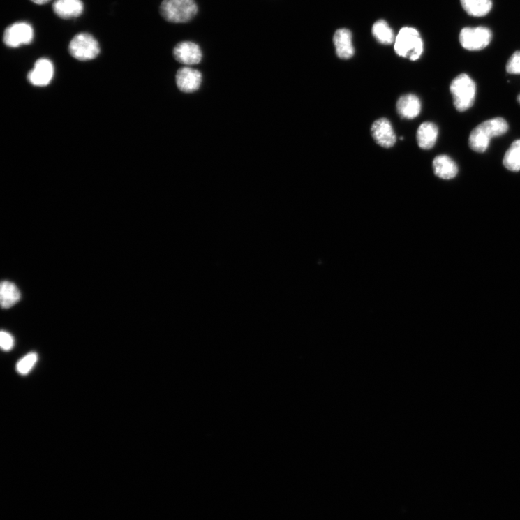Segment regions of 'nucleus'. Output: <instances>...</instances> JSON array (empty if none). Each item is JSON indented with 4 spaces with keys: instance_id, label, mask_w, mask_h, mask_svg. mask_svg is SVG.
Segmentation results:
<instances>
[{
    "instance_id": "a211bd4d",
    "label": "nucleus",
    "mask_w": 520,
    "mask_h": 520,
    "mask_svg": "<svg viewBox=\"0 0 520 520\" xmlns=\"http://www.w3.org/2000/svg\"><path fill=\"white\" fill-rule=\"evenodd\" d=\"M20 299V293L17 286L8 281H4L0 289V301L3 308L8 309L17 304Z\"/></svg>"
},
{
    "instance_id": "6e6552de",
    "label": "nucleus",
    "mask_w": 520,
    "mask_h": 520,
    "mask_svg": "<svg viewBox=\"0 0 520 520\" xmlns=\"http://www.w3.org/2000/svg\"><path fill=\"white\" fill-rule=\"evenodd\" d=\"M173 54L175 59L183 65L190 66L199 64L202 59L200 47L193 41H181L176 45Z\"/></svg>"
},
{
    "instance_id": "ddd939ff",
    "label": "nucleus",
    "mask_w": 520,
    "mask_h": 520,
    "mask_svg": "<svg viewBox=\"0 0 520 520\" xmlns=\"http://www.w3.org/2000/svg\"><path fill=\"white\" fill-rule=\"evenodd\" d=\"M52 8L59 17L71 19L79 17L82 13L84 6L81 0H55Z\"/></svg>"
},
{
    "instance_id": "1a4fd4ad",
    "label": "nucleus",
    "mask_w": 520,
    "mask_h": 520,
    "mask_svg": "<svg viewBox=\"0 0 520 520\" xmlns=\"http://www.w3.org/2000/svg\"><path fill=\"white\" fill-rule=\"evenodd\" d=\"M202 74L198 70L190 67L180 68L176 75V83L178 89L183 93L196 92L201 87Z\"/></svg>"
},
{
    "instance_id": "393cba45",
    "label": "nucleus",
    "mask_w": 520,
    "mask_h": 520,
    "mask_svg": "<svg viewBox=\"0 0 520 520\" xmlns=\"http://www.w3.org/2000/svg\"><path fill=\"white\" fill-rule=\"evenodd\" d=\"M517 100H518L519 103H520V95L518 96Z\"/></svg>"
},
{
    "instance_id": "aec40b11",
    "label": "nucleus",
    "mask_w": 520,
    "mask_h": 520,
    "mask_svg": "<svg viewBox=\"0 0 520 520\" xmlns=\"http://www.w3.org/2000/svg\"><path fill=\"white\" fill-rule=\"evenodd\" d=\"M505 168L511 172L520 171V140L514 141L503 159Z\"/></svg>"
},
{
    "instance_id": "f257e3e1",
    "label": "nucleus",
    "mask_w": 520,
    "mask_h": 520,
    "mask_svg": "<svg viewBox=\"0 0 520 520\" xmlns=\"http://www.w3.org/2000/svg\"><path fill=\"white\" fill-rule=\"evenodd\" d=\"M509 129L507 121L496 117L485 121L477 126L469 137L470 148L475 152L484 153L487 151L491 139L505 135Z\"/></svg>"
},
{
    "instance_id": "f3484780",
    "label": "nucleus",
    "mask_w": 520,
    "mask_h": 520,
    "mask_svg": "<svg viewBox=\"0 0 520 520\" xmlns=\"http://www.w3.org/2000/svg\"><path fill=\"white\" fill-rule=\"evenodd\" d=\"M463 10L468 15L482 17L487 15L492 10V0H461Z\"/></svg>"
},
{
    "instance_id": "423d86ee",
    "label": "nucleus",
    "mask_w": 520,
    "mask_h": 520,
    "mask_svg": "<svg viewBox=\"0 0 520 520\" xmlns=\"http://www.w3.org/2000/svg\"><path fill=\"white\" fill-rule=\"evenodd\" d=\"M70 54L80 61L95 59L100 52L97 40L91 34L80 33L75 36L69 46Z\"/></svg>"
},
{
    "instance_id": "9b49d317",
    "label": "nucleus",
    "mask_w": 520,
    "mask_h": 520,
    "mask_svg": "<svg viewBox=\"0 0 520 520\" xmlns=\"http://www.w3.org/2000/svg\"><path fill=\"white\" fill-rule=\"evenodd\" d=\"M54 71L53 64L50 59H39L29 73V81L35 87L48 86L53 78Z\"/></svg>"
},
{
    "instance_id": "f03ea898",
    "label": "nucleus",
    "mask_w": 520,
    "mask_h": 520,
    "mask_svg": "<svg viewBox=\"0 0 520 520\" xmlns=\"http://www.w3.org/2000/svg\"><path fill=\"white\" fill-rule=\"evenodd\" d=\"M198 13L195 0H163L160 6L161 16L173 24L188 23Z\"/></svg>"
},
{
    "instance_id": "39448f33",
    "label": "nucleus",
    "mask_w": 520,
    "mask_h": 520,
    "mask_svg": "<svg viewBox=\"0 0 520 520\" xmlns=\"http://www.w3.org/2000/svg\"><path fill=\"white\" fill-rule=\"evenodd\" d=\"M491 31L484 27H466L459 36L461 46L468 51H481L486 48L492 40Z\"/></svg>"
},
{
    "instance_id": "5701e85b",
    "label": "nucleus",
    "mask_w": 520,
    "mask_h": 520,
    "mask_svg": "<svg viewBox=\"0 0 520 520\" xmlns=\"http://www.w3.org/2000/svg\"><path fill=\"white\" fill-rule=\"evenodd\" d=\"M15 344V340L11 334L6 331H2L0 334V345L5 351H10L13 349Z\"/></svg>"
},
{
    "instance_id": "4468645a",
    "label": "nucleus",
    "mask_w": 520,
    "mask_h": 520,
    "mask_svg": "<svg viewBox=\"0 0 520 520\" xmlns=\"http://www.w3.org/2000/svg\"><path fill=\"white\" fill-rule=\"evenodd\" d=\"M434 174L443 179H452L459 174V166L448 156H436L433 161Z\"/></svg>"
},
{
    "instance_id": "0eeeda50",
    "label": "nucleus",
    "mask_w": 520,
    "mask_h": 520,
    "mask_svg": "<svg viewBox=\"0 0 520 520\" xmlns=\"http://www.w3.org/2000/svg\"><path fill=\"white\" fill-rule=\"evenodd\" d=\"M34 36L33 27L26 22H17L8 27L3 35L6 45L17 48L32 43Z\"/></svg>"
},
{
    "instance_id": "9d476101",
    "label": "nucleus",
    "mask_w": 520,
    "mask_h": 520,
    "mask_svg": "<svg viewBox=\"0 0 520 520\" xmlns=\"http://www.w3.org/2000/svg\"><path fill=\"white\" fill-rule=\"evenodd\" d=\"M371 131L374 140L383 148H392L396 142V135H395L391 122L387 119L382 118L374 121Z\"/></svg>"
},
{
    "instance_id": "b1692460",
    "label": "nucleus",
    "mask_w": 520,
    "mask_h": 520,
    "mask_svg": "<svg viewBox=\"0 0 520 520\" xmlns=\"http://www.w3.org/2000/svg\"><path fill=\"white\" fill-rule=\"evenodd\" d=\"M31 1L36 5L43 6L50 3L51 0H31Z\"/></svg>"
},
{
    "instance_id": "6ab92c4d",
    "label": "nucleus",
    "mask_w": 520,
    "mask_h": 520,
    "mask_svg": "<svg viewBox=\"0 0 520 520\" xmlns=\"http://www.w3.org/2000/svg\"><path fill=\"white\" fill-rule=\"evenodd\" d=\"M372 34L379 43L384 45H390L395 40L392 29L384 20H380L373 24Z\"/></svg>"
},
{
    "instance_id": "dca6fc26",
    "label": "nucleus",
    "mask_w": 520,
    "mask_h": 520,
    "mask_svg": "<svg viewBox=\"0 0 520 520\" xmlns=\"http://www.w3.org/2000/svg\"><path fill=\"white\" fill-rule=\"evenodd\" d=\"M337 55L343 59H348L355 54L352 43V34L348 29L338 30L334 38Z\"/></svg>"
},
{
    "instance_id": "4be33fe9",
    "label": "nucleus",
    "mask_w": 520,
    "mask_h": 520,
    "mask_svg": "<svg viewBox=\"0 0 520 520\" xmlns=\"http://www.w3.org/2000/svg\"><path fill=\"white\" fill-rule=\"evenodd\" d=\"M509 74H520V51L514 52L509 59L506 66Z\"/></svg>"
},
{
    "instance_id": "f8f14e48",
    "label": "nucleus",
    "mask_w": 520,
    "mask_h": 520,
    "mask_svg": "<svg viewBox=\"0 0 520 520\" xmlns=\"http://www.w3.org/2000/svg\"><path fill=\"white\" fill-rule=\"evenodd\" d=\"M399 115L406 119L417 117L422 111V102L418 96L407 94L401 96L397 103Z\"/></svg>"
},
{
    "instance_id": "412c9836",
    "label": "nucleus",
    "mask_w": 520,
    "mask_h": 520,
    "mask_svg": "<svg viewBox=\"0 0 520 520\" xmlns=\"http://www.w3.org/2000/svg\"><path fill=\"white\" fill-rule=\"evenodd\" d=\"M38 359L36 352L29 353L17 362L16 365L17 372L22 376H27L36 364Z\"/></svg>"
},
{
    "instance_id": "20e7f679",
    "label": "nucleus",
    "mask_w": 520,
    "mask_h": 520,
    "mask_svg": "<svg viewBox=\"0 0 520 520\" xmlns=\"http://www.w3.org/2000/svg\"><path fill=\"white\" fill-rule=\"evenodd\" d=\"M450 92L455 109L463 112L468 110L474 104L476 85L469 75L461 74L451 82Z\"/></svg>"
},
{
    "instance_id": "7ed1b4c3",
    "label": "nucleus",
    "mask_w": 520,
    "mask_h": 520,
    "mask_svg": "<svg viewBox=\"0 0 520 520\" xmlns=\"http://www.w3.org/2000/svg\"><path fill=\"white\" fill-rule=\"evenodd\" d=\"M394 51L411 61L418 60L424 52V43L419 32L410 27L403 28L394 40Z\"/></svg>"
},
{
    "instance_id": "2eb2a0df",
    "label": "nucleus",
    "mask_w": 520,
    "mask_h": 520,
    "mask_svg": "<svg viewBox=\"0 0 520 520\" xmlns=\"http://www.w3.org/2000/svg\"><path fill=\"white\" fill-rule=\"evenodd\" d=\"M439 130L434 123L426 121L421 124L417 131L419 147L424 150L431 149L438 140Z\"/></svg>"
}]
</instances>
